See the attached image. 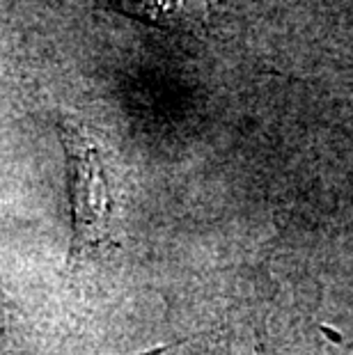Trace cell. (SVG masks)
I'll use <instances>...</instances> for the list:
<instances>
[{
	"instance_id": "obj_2",
	"label": "cell",
	"mask_w": 353,
	"mask_h": 355,
	"mask_svg": "<svg viewBox=\"0 0 353 355\" xmlns=\"http://www.w3.org/2000/svg\"><path fill=\"white\" fill-rule=\"evenodd\" d=\"M112 7L152 26H186L200 19L198 0H110Z\"/></svg>"
},
{
	"instance_id": "obj_1",
	"label": "cell",
	"mask_w": 353,
	"mask_h": 355,
	"mask_svg": "<svg viewBox=\"0 0 353 355\" xmlns=\"http://www.w3.org/2000/svg\"><path fill=\"white\" fill-rule=\"evenodd\" d=\"M60 138L69 170L67 177H69L74 218L71 257H83L110 241L112 198L96 142L78 124L71 122L60 124Z\"/></svg>"
}]
</instances>
